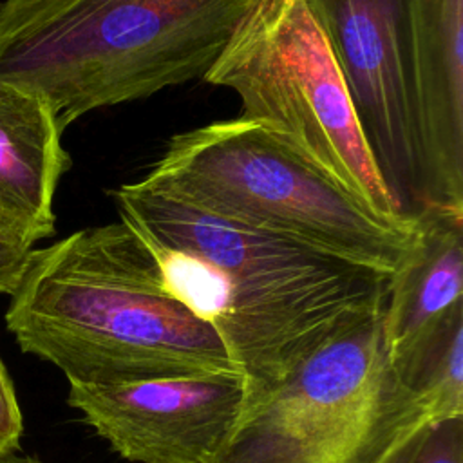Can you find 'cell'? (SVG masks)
Here are the masks:
<instances>
[{"mask_svg": "<svg viewBox=\"0 0 463 463\" xmlns=\"http://www.w3.org/2000/svg\"><path fill=\"white\" fill-rule=\"evenodd\" d=\"M112 195L165 288L217 329L244 378V409L340 327L385 306L382 271L206 212L145 177Z\"/></svg>", "mask_w": 463, "mask_h": 463, "instance_id": "1", "label": "cell"}, {"mask_svg": "<svg viewBox=\"0 0 463 463\" xmlns=\"http://www.w3.org/2000/svg\"><path fill=\"white\" fill-rule=\"evenodd\" d=\"M5 326L69 383L239 373L217 329L165 288L152 250L121 219L33 250Z\"/></svg>", "mask_w": 463, "mask_h": 463, "instance_id": "2", "label": "cell"}, {"mask_svg": "<svg viewBox=\"0 0 463 463\" xmlns=\"http://www.w3.org/2000/svg\"><path fill=\"white\" fill-rule=\"evenodd\" d=\"M257 0H2L0 83L61 132L96 109L204 78Z\"/></svg>", "mask_w": 463, "mask_h": 463, "instance_id": "3", "label": "cell"}, {"mask_svg": "<svg viewBox=\"0 0 463 463\" xmlns=\"http://www.w3.org/2000/svg\"><path fill=\"white\" fill-rule=\"evenodd\" d=\"M145 179L206 212L385 275L416 237V226L374 217L271 130L239 116L172 136Z\"/></svg>", "mask_w": 463, "mask_h": 463, "instance_id": "4", "label": "cell"}, {"mask_svg": "<svg viewBox=\"0 0 463 463\" xmlns=\"http://www.w3.org/2000/svg\"><path fill=\"white\" fill-rule=\"evenodd\" d=\"M374 217L414 228L385 186L306 0H257L203 78Z\"/></svg>", "mask_w": 463, "mask_h": 463, "instance_id": "5", "label": "cell"}, {"mask_svg": "<svg viewBox=\"0 0 463 463\" xmlns=\"http://www.w3.org/2000/svg\"><path fill=\"white\" fill-rule=\"evenodd\" d=\"M427 421L394 378L382 309L340 327L244 409L212 463H374Z\"/></svg>", "mask_w": 463, "mask_h": 463, "instance_id": "6", "label": "cell"}, {"mask_svg": "<svg viewBox=\"0 0 463 463\" xmlns=\"http://www.w3.org/2000/svg\"><path fill=\"white\" fill-rule=\"evenodd\" d=\"M349 94L374 165L405 217L429 204L411 0H306Z\"/></svg>", "mask_w": 463, "mask_h": 463, "instance_id": "7", "label": "cell"}, {"mask_svg": "<svg viewBox=\"0 0 463 463\" xmlns=\"http://www.w3.org/2000/svg\"><path fill=\"white\" fill-rule=\"evenodd\" d=\"M67 403L132 463H212L246 403L239 373L116 385L69 383Z\"/></svg>", "mask_w": 463, "mask_h": 463, "instance_id": "8", "label": "cell"}, {"mask_svg": "<svg viewBox=\"0 0 463 463\" xmlns=\"http://www.w3.org/2000/svg\"><path fill=\"white\" fill-rule=\"evenodd\" d=\"M429 204L463 212V0H411Z\"/></svg>", "mask_w": 463, "mask_h": 463, "instance_id": "9", "label": "cell"}, {"mask_svg": "<svg viewBox=\"0 0 463 463\" xmlns=\"http://www.w3.org/2000/svg\"><path fill=\"white\" fill-rule=\"evenodd\" d=\"M49 105L0 83V224L36 244L54 235V194L71 157Z\"/></svg>", "mask_w": 463, "mask_h": 463, "instance_id": "10", "label": "cell"}, {"mask_svg": "<svg viewBox=\"0 0 463 463\" xmlns=\"http://www.w3.org/2000/svg\"><path fill=\"white\" fill-rule=\"evenodd\" d=\"M463 302V212L427 206L416 237L389 275L383 306L387 354H396L423 327Z\"/></svg>", "mask_w": 463, "mask_h": 463, "instance_id": "11", "label": "cell"}, {"mask_svg": "<svg viewBox=\"0 0 463 463\" xmlns=\"http://www.w3.org/2000/svg\"><path fill=\"white\" fill-rule=\"evenodd\" d=\"M394 378L429 420L463 416V302L389 356Z\"/></svg>", "mask_w": 463, "mask_h": 463, "instance_id": "12", "label": "cell"}, {"mask_svg": "<svg viewBox=\"0 0 463 463\" xmlns=\"http://www.w3.org/2000/svg\"><path fill=\"white\" fill-rule=\"evenodd\" d=\"M374 463H463V416L441 418L412 429Z\"/></svg>", "mask_w": 463, "mask_h": 463, "instance_id": "13", "label": "cell"}, {"mask_svg": "<svg viewBox=\"0 0 463 463\" xmlns=\"http://www.w3.org/2000/svg\"><path fill=\"white\" fill-rule=\"evenodd\" d=\"M33 250V242L0 224V293L14 291Z\"/></svg>", "mask_w": 463, "mask_h": 463, "instance_id": "14", "label": "cell"}, {"mask_svg": "<svg viewBox=\"0 0 463 463\" xmlns=\"http://www.w3.org/2000/svg\"><path fill=\"white\" fill-rule=\"evenodd\" d=\"M24 432L22 411L11 376L0 358V452L18 450Z\"/></svg>", "mask_w": 463, "mask_h": 463, "instance_id": "15", "label": "cell"}, {"mask_svg": "<svg viewBox=\"0 0 463 463\" xmlns=\"http://www.w3.org/2000/svg\"><path fill=\"white\" fill-rule=\"evenodd\" d=\"M0 463H40V459L33 456H22L16 450L0 452Z\"/></svg>", "mask_w": 463, "mask_h": 463, "instance_id": "16", "label": "cell"}]
</instances>
